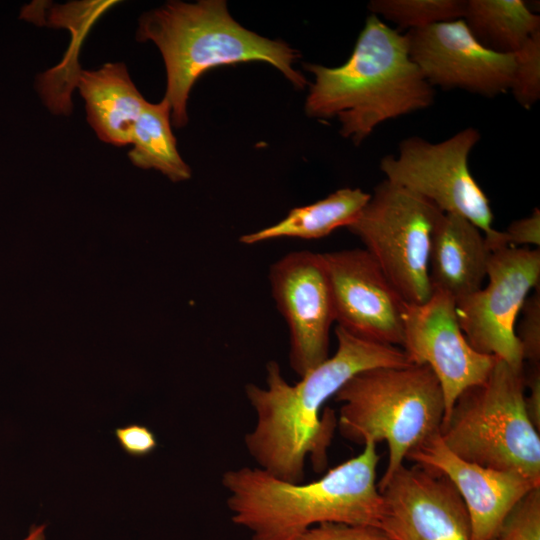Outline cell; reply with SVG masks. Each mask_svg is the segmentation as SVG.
Wrapping results in <instances>:
<instances>
[{
    "mask_svg": "<svg viewBox=\"0 0 540 540\" xmlns=\"http://www.w3.org/2000/svg\"><path fill=\"white\" fill-rule=\"evenodd\" d=\"M335 334V354L297 383L287 382L272 360L266 365L265 387L245 386L256 413L245 447L259 468L280 480L302 483L307 458L316 472L326 468L337 417L331 408H322L351 377L370 368L411 364L400 347L358 338L339 326Z\"/></svg>",
    "mask_w": 540,
    "mask_h": 540,
    "instance_id": "cell-1",
    "label": "cell"
},
{
    "mask_svg": "<svg viewBox=\"0 0 540 540\" xmlns=\"http://www.w3.org/2000/svg\"><path fill=\"white\" fill-rule=\"evenodd\" d=\"M379 459L376 444L367 442L357 456L311 483L286 482L259 467L227 470L221 481L231 520L251 540H294L322 523L379 528Z\"/></svg>",
    "mask_w": 540,
    "mask_h": 540,
    "instance_id": "cell-2",
    "label": "cell"
},
{
    "mask_svg": "<svg viewBox=\"0 0 540 540\" xmlns=\"http://www.w3.org/2000/svg\"><path fill=\"white\" fill-rule=\"evenodd\" d=\"M314 74L309 117H338L340 133L360 144L379 124L429 107L434 87L411 60L405 34L380 17L366 19L349 59L338 67L305 64Z\"/></svg>",
    "mask_w": 540,
    "mask_h": 540,
    "instance_id": "cell-3",
    "label": "cell"
},
{
    "mask_svg": "<svg viewBox=\"0 0 540 540\" xmlns=\"http://www.w3.org/2000/svg\"><path fill=\"white\" fill-rule=\"evenodd\" d=\"M139 41L150 40L160 50L167 75L165 99L175 127L187 121V100L194 83L206 71L240 62L273 65L297 88L306 78L293 68L300 56L286 43L260 36L235 21L223 0L196 3L170 1L144 13L137 30Z\"/></svg>",
    "mask_w": 540,
    "mask_h": 540,
    "instance_id": "cell-4",
    "label": "cell"
},
{
    "mask_svg": "<svg viewBox=\"0 0 540 540\" xmlns=\"http://www.w3.org/2000/svg\"><path fill=\"white\" fill-rule=\"evenodd\" d=\"M341 403L337 428L350 442L386 441L388 463L378 485L409 452L439 434L445 414L440 383L426 365L375 367L351 377L333 397Z\"/></svg>",
    "mask_w": 540,
    "mask_h": 540,
    "instance_id": "cell-5",
    "label": "cell"
},
{
    "mask_svg": "<svg viewBox=\"0 0 540 540\" xmlns=\"http://www.w3.org/2000/svg\"><path fill=\"white\" fill-rule=\"evenodd\" d=\"M523 368L497 359L487 379L464 390L439 435L458 457L540 483V436L525 404Z\"/></svg>",
    "mask_w": 540,
    "mask_h": 540,
    "instance_id": "cell-6",
    "label": "cell"
},
{
    "mask_svg": "<svg viewBox=\"0 0 540 540\" xmlns=\"http://www.w3.org/2000/svg\"><path fill=\"white\" fill-rule=\"evenodd\" d=\"M442 213L429 200L385 179L346 228L364 244L403 300L420 304L432 295L429 254Z\"/></svg>",
    "mask_w": 540,
    "mask_h": 540,
    "instance_id": "cell-7",
    "label": "cell"
},
{
    "mask_svg": "<svg viewBox=\"0 0 540 540\" xmlns=\"http://www.w3.org/2000/svg\"><path fill=\"white\" fill-rule=\"evenodd\" d=\"M479 140V131L472 127L439 143L409 137L400 142L396 156L381 159L380 169L386 180L429 200L443 213L468 219L489 237L495 232L490 202L468 167Z\"/></svg>",
    "mask_w": 540,
    "mask_h": 540,
    "instance_id": "cell-8",
    "label": "cell"
},
{
    "mask_svg": "<svg viewBox=\"0 0 540 540\" xmlns=\"http://www.w3.org/2000/svg\"><path fill=\"white\" fill-rule=\"evenodd\" d=\"M488 284L456 300L460 328L478 352L523 368L515 322L531 289L539 287L540 251L505 247L491 253Z\"/></svg>",
    "mask_w": 540,
    "mask_h": 540,
    "instance_id": "cell-9",
    "label": "cell"
},
{
    "mask_svg": "<svg viewBox=\"0 0 540 540\" xmlns=\"http://www.w3.org/2000/svg\"><path fill=\"white\" fill-rule=\"evenodd\" d=\"M402 320L401 349L411 364L428 366L438 379L446 417L464 390L487 379L498 358L469 344L459 325L456 301L445 292L434 290L424 303L405 302Z\"/></svg>",
    "mask_w": 540,
    "mask_h": 540,
    "instance_id": "cell-10",
    "label": "cell"
},
{
    "mask_svg": "<svg viewBox=\"0 0 540 540\" xmlns=\"http://www.w3.org/2000/svg\"><path fill=\"white\" fill-rule=\"evenodd\" d=\"M269 282L289 329L290 367L301 378L329 357L335 322L321 253L303 250L284 255L271 265Z\"/></svg>",
    "mask_w": 540,
    "mask_h": 540,
    "instance_id": "cell-11",
    "label": "cell"
},
{
    "mask_svg": "<svg viewBox=\"0 0 540 540\" xmlns=\"http://www.w3.org/2000/svg\"><path fill=\"white\" fill-rule=\"evenodd\" d=\"M379 528L391 540H472L466 506L441 473L402 465L385 483Z\"/></svg>",
    "mask_w": 540,
    "mask_h": 540,
    "instance_id": "cell-12",
    "label": "cell"
},
{
    "mask_svg": "<svg viewBox=\"0 0 540 540\" xmlns=\"http://www.w3.org/2000/svg\"><path fill=\"white\" fill-rule=\"evenodd\" d=\"M337 326L358 338L401 347L405 301L365 250L321 253Z\"/></svg>",
    "mask_w": 540,
    "mask_h": 540,
    "instance_id": "cell-13",
    "label": "cell"
},
{
    "mask_svg": "<svg viewBox=\"0 0 540 540\" xmlns=\"http://www.w3.org/2000/svg\"><path fill=\"white\" fill-rule=\"evenodd\" d=\"M405 37L411 60L431 86L458 88L485 97L509 91L514 54L485 48L463 19L409 30Z\"/></svg>",
    "mask_w": 540,
    "mask_h": 540,
    "instance_id": "cell-14",
    "label": "cell"
},
{
    "mask_svg": "<svg viewBox=\"0 0 540 540\" xmlns=\"http://www.w3.org/2000/svg\"><path fill=\"white\" fill-rule=\"evenodd\" d=\"M406 459L444 475L460 494L471 524L472 540H490L515 505L529 492L540 488L528 477L468 462L455 455L434 435Z\"/></svg>",
    "mask_w": 540,
    "mask_h": 540,
    "instance_id": "cell-15",
    "label": "cell"
},
{
    "mask_svg": "<svg viewBox=\"0 0 540 540\" xmlns=\"http://www.w3.org/2000/svg\"><path fill=\"white\" fill-rule=\"evenodd\" d=\"M491 250L483 232L468 219L442 213L432 236L429 279L434 290L455 301L482 288Z\"/></svg>",
    "mask_w": 540,
    "mask_h": 540,
    "instance_id": "cell-16",
    "label": "cell"
},
{
    "mask_svg": "<svg viewBox=\"0 0 540 540\" xmlns=\"http://www.w3.org/2000/svg\"><path fill=\"white\" fill-rule=\"evenodd\" d=\"M76 85L85 100L87 119L100 140L130 144L133 126L146 100L132 82L123 63H107L97 70H83Z\"/></svg>",
    "mask_w": 540,
    "mask_h": 540,
    "instance_id": "cell-17",
    "label": "cell"
},
{
    "mask_svg": "<svg viewBox=\"0 0 540 540\" xmlns=\"http://www.w3.org/2000/svg\"><path fill=\"white\" fill-rule=\"evenodd\" d=\"M369 198L360 188H341L317 202L291 209L281 221L242 235L239 241L252 245L279 238L320 239L349 226Z\"/></svg>",
    "mask_w": 540,
    "mask_h": 540,
    "instance_id": "cell-18",
    "label": "cell"
},
{
    "mask_svg": "<svg viewBox=\"0 0 540 540\" xmlns=\"http://www.w3.org/2000/svg\"><path fill=\"white\" fill-rule=\"evenodd\" d=\"M485 48L514 54L540 30V16L522 0H468L462 18Z\"/></svg>",
    "mask_w": 540,
    "mask_h": 540,
    "instance_id": "cell-19",
    "label": "cell"
},
{
    "mask_svg": "<svg viewBox=\"0 0 540 540\" xmlns=\"http://www.w3.org/2000/svg\"><path fill=\"white\" fill-rule=\"evenodd\" d=\"M131 162L144 169H156L172 181L191 177L189 166L177 151L170 125V105L163 98L159 103L146 102L131 135Z\"/></svg>",
    "mask_w": 540,
    "mask_h": 540,
    "instance_id": "cell-20",
    "label": "cell"
},
{
    "mask_svg": "<svg viewBox=\"0 0 540 540\" xmlns=\"http://www.w3.org/2000/svg\"><path fill=\"white\" fill-rule=\"evenodd\" d=\"M465 5L463 0H373L368 7L371 14L409 31L462 19Z\"/></svg>",
    "mask_w": 540,
    "mask_h": 540,
    "instance_id": "cell-21",
    "label": "cell"
},
{
    "mask_svg": "<svg viewBox=\"0 0 540 540\" xmlns=\"http://www.w3.org/2000/svg\"><path fill=\"white\" fill-rule=\"evenodd\" d=\"M509 91L525 109L540 98V30L514 53V70Z\"/></svg>",
    "mask_w": 540,
    "mask_h": 540,
    "instance_id": "cell-22",
    "label": "cell"
},
{
    "mask_svg": "<svg viewBox=\"0 0 540 540\" xmlns=\"http://www.w3.org/2000/svg\"><path fill=\"white\" fill-rule=\"evenodd\" d=\"M490 540H540V488L515 505Z\"/></svg>",
    "mask_w": 540,
    "mask_h": 540,
    "instance_id": "cell-23",
    "label": "cell"
},
{
    "mask_svg": "<svg viewBox=\"0 0 540 540\" xmlns=\"http://www.w3.org/2000/svg\"><path fill=\"white\" fill-rule=\"evenodd\" d=\"M516 336L522 348L523 362L540 365V288L525 300Z\"/></svg>",
    "mask_w": 540,
    "mask_h": 540,
    "instance_id": "cell-24",
    "label": "cell"
},
{
    "mask_svg": "<svg viewBox=\"0 0 540 540\" xmlns=\"http://www.w3.org/2000/svg\"><path fill=\"white\" fill-rule=\"evenodd\" d=\"M491 252L505 247L540 245V211L535 208L530 216L510 223L505 231H498L485 237Z\"/></svg>",
    "mask_w": 540,
    "mask_h": 540,
    "instance_id": "cell-25",
    "label": "cell"
},
{
    "mask_svg": "<svg viewBox=\"0 0 540 540\" xmlns=\"http://www.w3.org/2000/svg\"><path fill=\"white\" fill-rule=\"evenodd\" d=\"M294 540H391L380 528L372 526L322 523Z\"/></svg>",
    "mask_w": 540,
    "mask_h": 540,
    "instance_id": "cell-26",
    "label": "cell"
},
{
    "mask_svg": "<svg viewBox=\"0 0 540 540\" xmlns=\"http://www.w3.org/2000/svg\"><path fill=\"white\" fill-rule=\"evenodd\" d=\"M121 448L130 456L144 457L157 447L154 433L146 426L132 423L115 429Z\"/></svg>",
    "mask_w": 540,
    "mask_h": 540,
    "instance_id": "cell-27",
    "label": "cell"
},
{
    "mask_svg": "<svg viewBox=\"0 0 540 540\" xmlns=\"http://www.w3.org/2000/svg\"><path fill=\"white\" fill-rule=\"evenodd\" d=\"M525 387L529 389V395H525V404L530 420L535 428L540 431V365L531 366L525 372Z\"/></svg>",
    "mask_w": 540,
    "mask_h": 540,
    "instance_id": "cell-28",
    "label": "cell"
},
{
    "mask_svg": "<svg viewBox=\"0 0 540 540\" xmlns=\"http://www.w3.org/2000/svg\"><path fill=\"white\" fill-rule=\"evenodd\" d=\"M45 525L32 526L28 535L23 540H46Z\"/></svg>",
    "mask_w": 540,
    "mask_h": 540,
    "instance_id": "cell-29",
    "label": "cell"
}]
</instances>
